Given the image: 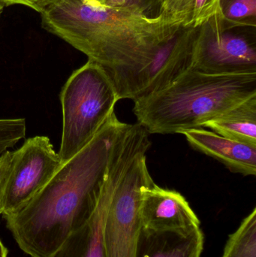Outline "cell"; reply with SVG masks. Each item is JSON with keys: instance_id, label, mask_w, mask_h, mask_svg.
<instances>
[{"instance_id": "6da1fadb", "label": "cell", "mask_w": 256, "mask_h": 257, "mask_svg": "<svg viewBox=\"0 0 256 257\" xmlns=\"http://www.w3.org/2000/svg\"><path fill=\"white\" fill-rule=\"evenodd\" d=\"M129 125L114 113L91 142L63 163L33 199L4 215L23 251L31 257H51L90 218Z\"/></svg>"}, {"instance_id": "7a4b0ae2", "label": "cell", "mask_w": 256, "mask_h": 257, "mask_svg": "<svg viewBox=\"0 0 256 257\" xmlns=\"http://www.w3.org/2000/svg\"><path fill=\"white\" fill-rule=\"evenodd\" d=\"M42 27L100 65L117 82L150 62L182 27L159 17L58 0L41 13Z\"/></svg>"}, {"instance_id": "3957f363", "label": "cell", "mask_w": 256, "mask_h": 257, "mask_svg": "<svg viewBox=\"0 0 256 257\" xmlns=\"http://www.w3.org/2000/svg\"><path fill=\"white\" fill-rule=\"evenodd\" d=\"M255 96L256 73L213 75L190 68L165 88L134 101L133 111L149 134H180Z\"/></svg>"}, {"instance_id": "277c9868", "label": "cell", "mask_w": 256, "mask_h": 257, "mask_svg": "<svg viewBox=\"0 0 256 257\" xmlns=\"http://www.w3.org/2000/svg\"><path fill=\"white\" fill-rule=\"evenodd\" d=\"M150 145L149 133L138 123L130 124L113 157V188L103 229L105 257H136L141 191L154 182L147 163Z\"/></svg>"}, {"instance_id": "5b68a950", "label": "cell", "mask_w": 256, "mask_h": 257, "mask_svg": "<svg viewBox=\"0 0 256 257\" xmlns=\"http://www.w3.org/2000/svg\"><path fill=\"white\" fill-rule=\"evenodd\" d=\"M120 100L103 67L88 60L75 70L60 93L63 133L59 156L62 164L87 146L114 113Z\"/></svg>"}, {"instance_id": "8992f818", "label": "cell", "mask_w": 256, "mask_h": 257, "mask_svg": "<svg viewBox=\"0 0 256 257\" xmlns=\"http://www.w3.org/2000/svg\"><path fill=\"white\" fill-rule=\"evenodd\" d=\"M191 69L213 75L256 73V27H228L217 11L198 27Z\"/></svg>"}, {"instance_id": "52a82bcc", "label": "cell", "mask_w": 256, "mask_h": 257, "mask_svg": "<svg viewBox=\"0 0 256 257\" xmlns=\"http://www.w3.org/2000/svg\"><path fill=\"white\" fill-rule=\"evenodd\" d=\"M61 165L49 138L38 136L27 139L12 154L3 195V215L15 212L33 199Z\"/></svg>"}, {"instance_id": "ba28073f", "label": "cell", "mask_w": 256, "mask_h": 257, "mask_svg": "<svg viewBox=\"0 0 256 257\" xmlns=\"http://www.w3.org/2000/svg\"><path fill=\"white\" fill-rule=\"evenodd\" d=\"M198 27H182L158 50L152 60L114 84L120 99L135 101L156 93L192 66Z\"/></svg>"}, {"instance_id": "9c48e42d", "label": "cell", "mask_w": 256, "mask_h": 257, "mask_svg": "<svg viewBox=\"0 0 256 257\" xmlns=\"http://www.w3.org/2000/svg\"><path fill=\"white\" fill-rule=\"evenodd\" d=\"M140 214L144 229L187 230L201 224L181 193L162 188L154 182L142 189Z\"/></svg>"}, {"instance_id": "30bf717a", "label": "cell", "mask_w": 256, "mask_h": 257, "mask_svg": "<svg viewBox=\"0 0 256 257\" xmlns=\"http://www.w3.org/2000/svg\"><path fill=\"white\" fill-rule=\"evenodd\" d=\"M180 134L195 151L213 157L231 172L244 176L256 175V146L227 139L214 132L192 128Z\"/></svg>"}, {"instance_id": "8fae6325", "label": "cell", "mask_w": 256, "mask_h": 257, "mask_svg": "<svg viewBox=\"0 0 256 257\" xmlns=\"http://www.w3.org/2000/svg\"><path fill=\"white\" fill-rule=\"evenodd\" d=\"M112 188L113 175L110 164L93 214L81 227L66 238L51 257H105L104 223Z\"/></svg>"}, {"instance_id": "7c38bea8", "label": "cell", "mask_w": 256, "mask_h": 257, "mask_svg": "<svg viewBox=\"0 0 256 257\" xmlns=\"http://www.w3.org/2000/svg\"><path fill=\"white\" fill-rule=\"evenodd\" d=\"M204 234L200 226L187 230H153L142 228L136 257H201Z\"/></svg>"}, {"instance_id": "4fadbf2b", "label": "cell", "mask_w": 256, "mask_h": 257, "mask_svg": "<svg viewBox=\"0 0 256 257\" xmlns=\"http://www.w3.org/2000/svg\"><path fill=\"white\" fill-rule=\"evenodd\" d=\"M204 127L227 139L256 146V96L209 120Z\"/></svg>"}, {"instance_id": "5bb4252c", "label": "cell", "mask_w": 256, "mask_h": 257, "mask_svg": "<svg viewBox=\"0 0 256 257\" xmlns=\"http://www.w3.org/2000/svg\"><path fill=\"white\" fill-rule=\"evenodd\" d=\"M219 0H159V18L184 28L198 27L219 8Z\"/></svg>"}, {"instance_id": "9a60e30c", "label": "cell", "mask_w": 256, "mask_h": 257, "mask_svg": "<svg viewBox=\"0 0 256 257\" xmlns=\"http://www.w3.org/2000/svg\"><path fill=\"white\" fill-rule=\"evenodd\" d=\"M222 257H256V208L230 235Z\"/></svg>"}, {"instance_id": "2e32d148", "label": "cell", "mask_w": 256, "mask_h": 257, "mask_svg": "<svg viewBox=\"0 0 256 257\" xmlns=\"http://www.w3.org/2000/svg\"><path fill=\"white\" fill-rule=\"evenodd\" d=\"M219 9L228 27H256V0H219Z\"/></svg>"}, {"instance_id": "e0dca14e", "label": "cell", "mask_w": 256, "mask_h": 257, "mask_svg": "<svg viewBox=\"0 0 256 257\" xmlns=\"http://www.w3.org/2000/svg\"><path fill=\"white\" fill-rule=\"evenodd\" d=\"M26 132L25 119H0V157L24 139Z\"/></svg>"}, {"instance_id": "ac0fdd59", "label": "cell", "mask_w": 256, "mask_h": 257, "mask_svg": "<svg viewBox=\"0 0 256 257\" xmlns=\"http://www.w3.org/2000/svg\"><path fill=\"white\" fill-rule=\"evenodd\" d=\"M104 6L126 9L149 18L159 16V0H109Z\"/></svg>"}, {"instance_id": "d6986e66", "label": "cell", "mask_w": 256, "mask_h": 257, "mask_svg": "<svg viewBox=\"0 0 256 257\" xmlns=\"http://www.w3.org/2000/svg\"><path fill=\"white\" fill-rule=\"evenodd\" d=\"M12 151H6L0 157V214L3 212V195L12 161Z\"/></svg>"}, {"instance_id": "ffe728a7", "label": "cell", "mask_w": 256, "mask_h": 257, "mask_svg": "<svg viewBox=\"0 0 256 257\" xmlns=\"http://www.w3.org/2000/svg\"><path fill=\"white\" fill-rule=\"evenodd\" d=\"M58 0H0V3L5 6H10L12 4H21L28 6L42 13L45 9L55 3Z\"/></svg>"}, {"instance_id": "44dd1931", "label": "cell", "mask_w": 256, "mask_h": 257, "mask_svg": "<svg viewBox=\"0 0 256 257\" xmlns=\"http://www.w3.org/2000/svg\"><path fill=\"white\" fill-rule=\"evenodd\" d=\"M86 3L93 6H104L109 0H84Z\"/></svg>"}, {"instance_id": "7402d4cb", "label": "cell", "mask_w": 256, "mask_h": 257, "mask_svg": "<svg viewBox=\"0 0 256 257\" xmlns=\"http://www.w3.org/2000/svg\"><path fill=\"white\" fill-rule=\"evenodd\" d=\"M8 256V249L3 244V241L0 239V257Z\"/></svg>"}, {"instance_id": "603a6c76", "label": "cell", "mask_w": 256, "mask_h": 257, "mask_svg": "<svg viewBox=\"0 0 256 257\" xmlns=\"http://www.w3.org/2000/svg\"><path fill=\"white\" fill-rule=\"evenodd\" d=\"M5 5L3 3H0V15H1L2 12H3V9H4Z\"/></svg>"}]
</instances>
